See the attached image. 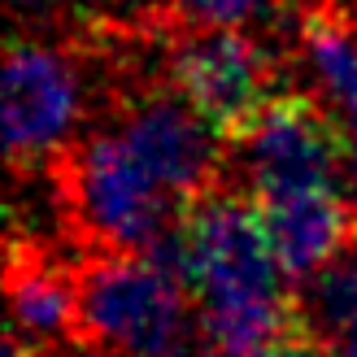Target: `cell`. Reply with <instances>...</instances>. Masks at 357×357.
Masks as SVG:
<instances>
[{
    "label": "cell",
    "mask_w": 357,
    "mask_h": 357,
    "mask_svg": "<svg viewBox=\"0 0 357 357\" xmlns=\"http://www.w3.org/2000/svg\"><path fill=\"white\" fill-rule=\"evenodd\" d=\"M170 357H222L218 349H174Z\"/></svg>",
    "instance_id": "obj_13"
},
{
    "label": "cell",
    "mask_w": 357,
    "mask_h": 357,
    "mask_svg": "<svg viewBox=\"0 0 357 357\" xmlns=\"http://www.w3.org/2000/svg\"><path fill=\"white\" fill-rule=\"evenodd\" d=\"M188 288L135 253H92L79 266V344L114 357L183 349Z\"/></svg>",
    "instance_id": "obj_2"
},
{
    "label": "cell",
    "mask_w": 357,
    "mask_h": 357,
    "mask_svg": "<svg viewBox=\"0 0 357 357\" xmlns=\"http://www.w3.org/2000/svg\"><path fill=\"white\" fill-rule=\"evenodd\" d=\"M257 209L288 279H314L357 240V209L331 188L257 201Z\"/></svg>",
    "instance_id": "obj_9"
},
{
    "label": "cell",
    "mask_w": 357,
    "mask_h": 357,
    "mask_svg": "<svg viewBox=\"0 0 357 357\" xmlns=\"http://www.w3.org/2000/svg\"><path fill=\"white\" fill-rule=\"evenodd\" d=\"M170 75L174 92L201 114V122L222 144H236L275 100L271 66H266L261 48L236 26L192 31L174 48Z\"/></svg>",
    "instance_id": "obj_5"
},
{
    "label": "cell",
    "mask_w": 357,
    "mask_h": 357,
    "mask_svg": "<svg viewBox=\"0 0 357 357\" xmlns=\"http://www.w3.org/2000/svg\"><path fill=\"white\" fill-rule=\"evenodd\" d=\"M83 109V83L66 52L13 40L5 52V149L13 170L57 162Z\"/></svg>",
    "instance_id": "obj_6"
},
{
    "label": "cell",
    "mask_w": 357,
    "mask_h": 357,
    "mask_svg": "<svg viewBox=\"0 0 357 357\" xmlns=\"http://www.w3.org/2000/svg\"><path fill=\"white\" fill-rule=\"evenodd\" d=\"M301 44H305L314 75L323 79V92L335 100L349 122H357V31L340 13H305L301 22Z\"/></svg>",
    "instance_id": "obj_10"
},
{
    "label": "cell",
    "mask_w": 357,
    "mask_h": 357,
    "mask_svg": "<svg viewBox=\"0 0 357 357\" xmlns=\"http://www.w3.org/2000/svg\"><path fill=\"white\" fill-rule=\"evenodd\" d=\"M13 5H17V9H31V13H35V9H44V5H52V0H13Z\"/></svg>",
    "instance_id": "obj_14"
},
{
    "label": "cell",
    "mask_w": 357,
    "mask_h": 357,
    "mask_svg": "<svg viewBox=\"0 0 357 357\" xmlns=\"http://www.w3.org/2000/svg\"><path fill=\"white\" fill-rule=\"evenodd\" d=\"M52 183L66 201V218L92 253L144 257L174 227V209H183L157 188L122 135H87L83 144L66 149L52 162Z\"/></svg>",
    "instance_id": "obj_1"
},
{
    "label": "cell",
    "mask_w": 357,
    "mask_h": 357,
    "mask_svg": "<svg viewBox=\"0 0 357 357\" xmlns=\"http://www.w3.org/2000/svg\"><path fill=\"white\" fill-rule=\"evenodd\" d=\"M340 174H344V183H349L353 201H357V122H349V131H344V162H340Z\"/></svg>",
    "instance_id": "obj_12"
},
{
    "label": "cell",
    "mask_w": 357,
    "mask_h": 357,
    "mask_svg": "<svg viewBox=\"0 0 357 357\" xmlns=\"http://www.w3.org/2000/svg\"><path fill=\"white\" fill-rule=\"evenodd\" d=\"M79 349H83L79 357H114V353H100V349H87V344H79Z\"/></svg>",
    "instance_id": "obj_15"
},
{
    "label": "cell",
    "mask_w": 357,
    "mask_h": 357,
    "mask_svg": "<svg viewBox=\"0 0 357 357\" xmlns=\"http://www.w3.org/2000/svg\"><path fill=\"white\" fill-rule=\"evenodd\" d=\"M122 144H127L139 166H144L157 188L170 192L178 205H196L209 192H218V166L222 157L213 149V135L201 114L192 109L183 96H166V92H149L127 105L122 114Z\"/></svg>",
    "instance_id": "obj_7"
},
{
    "label": "cell",
    "mask_w": 357,
    "mask_h": 357,
    "mask_svg": "<svg viewBox=\"0 0 357 357\" xmlns=\"http://www.w3.org/2000/svg\"><path fill=\"white\" fill-rule=\"evenodd\" d=\"M240 170L248 201L323 192L344 162V131L310 96H275L240 139Z\"/></svg>",
    "instance_id": "obj_4"
},
{
    "label": "cell",
    "mask_w": 357,
    "mask_h": 357,
    "mask_svg": "<svg viewBox=\"0 0 357 357\" xmlns=\"http://www.w3.org/2000/svg\"><path fill=\"white\" fill-rule=\"evenodd\" d=\"M5 288H9V331L44 357L79 344V271L52 257L40 240L9 244L5 257Z\"/></svg>",
    "instance_id": "obj_8"
},
{
    "label": "cell",
    "mask_w": 357,
    "mask_h": 357,
    "mask_svg": "<svg viewBox=\"0 0 357 357\" xmlns=\"http://www.w3.org/2000/svg\"><path fill=\"white\" fill-rule=\"evenodd\" d=\"M188 240V292L205 305L231 301H266L288 296V271L275 257L257 201L236 192H209L205 201L183 209Z\"/></svg>",
    "instance_id": "obj_3"
},
{
    "label": "cell",
    "mask_w": 357,
    "mask_h": 357,
    "mask_svg": "<svg viewBox=\"0 0 357 357\" xmlns=\"http://www.w3.org/2000/svg\"><path fill=\"white\" fill-rule=\"evenodd\" d=\"M261 5L266 0H174V9L196 26H244L261 17Z\"/></svg>",
    "instance_id": "obj_11"
}]
</instances>
